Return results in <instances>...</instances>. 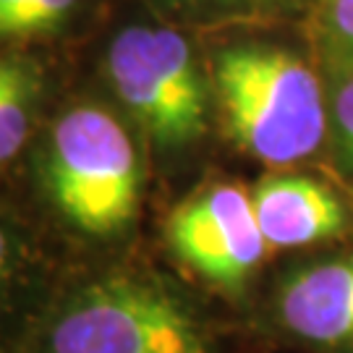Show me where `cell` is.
Returning a JSON list of instances; mask_svg holds the SVG:
<instances>
[{
    "label": "cell",
    "instance_id": "6da1fadb",
    "mask_svg": "<svg viewBox=\"0 0 353 353\" xmlns=\"http://www.w3.org/2000/svg\"><path fill=\"white\" fill-rule=\"evenodd\" d=\"M212 79L233 141L256 160L288 165L319 150L327 105L314 71L299 55L239 45L214 55Z\"/></svg>",
    "mask_w": 353,
    "mask_h": 353
},
{
    "label": "cell",
    "instance_id": "7a4b0ae2",
    "mask_svg": "<svg viewBox=\"0 0 353 353\" xmlns=\"http://www.w3.org/2000/svg\"><path fill=\"white\" fill-rule=\"evenodd\" d=\"M50 186L76 228L110 236L139 204V163L126 128L100 108H74L55 123Z\"/></svg>",
    "mask_w": 353,
    "mask_h": 353
},
{
    "label": "cell",
    "instance_id": "3957f363",
    "mask_svg": "<svg viewBox=\"0 0 353 353\" xmlns=\"http://www.w3.org/2000/svg\"><path fill=\"white\" fill-rule=\"evenodd\" d=\"M50 353H210L194 316L163 288L108 278L84 288L50 330Z\"/></svg>",
    "mask_w": 353,
    "mask_h": 353
},
{
    "label": "cell",
    "instance_id": "277c9868",
    "mask_svg": "<svg viewBox=\"0 0 353 353\" xmlns=\"http://www.w3.org/2000/svg\"><path fill=\"white\" fill-rule=\"evenodd\" d=\"M108 74L121 102L165 147L204 131L207 92L183 34L168 26H128L108 50Z\"/></svg>",
    "mask_w": 353,
    "mask_h": 353
},
{
    "label": "cell",
    "instance_id": "5b68a950",
    "mask_svg": "<svg viewBox=\"0 0 353 353\" xmlns=\"http://www.w3.org/2000/svg\"><path fill=\"white\" fill-rule=\"evenodd\" d=\"M173 252L223 288H241L267 249L256 225L252 194L220 183L178 204L168 220Z\"/></svg>",
    "mask_w": 353,
    "mask_h": 353
},
{
    "label": "cell",
    "instance_id": "8992f818",
    "mask_svg": "<svg viewBox=\"0 0 353 353\" xmlns=\"http://www.w3.org/2000/svg\"><path fill=\"white\" fill-rule=\"evenodd\" d=\"M278 306L285 327L303 341L353 351V254L299 270Z\"/></svg>",
    "mask_w": 353,
    "mask_h": 353
},
{
    "label": "cell",
    "instance_id": "52a82bcc",
    "mask_svg": "<svg viewBox=\"0 0 353 353\" xmlns=\"http://www.w3.org/2000/svg\"><path fill=\"white\" fill-rule=\"evenodd\" d=\"M267 246H306L341 236L345 210L335 191L309 176H267L252 191Z\"/></svg>",
    "mask_w": 353,
    "mask_h": 353
},
{
    "label": "cell",
    "instance_id": "ba28073f",
    "mask_svg": "<svg viewBox=\"0 0 353 353\" xmlns=\"http://www.w3.org/2000/svg\"><path fill=\"white\" fill-rule=\"evenodd\" d=\"M34 76L13 61H0V163L21 150L29 131Z\"/></svg>",
    "mask_w": 353,
    "mask_h": 353
},
{
    "label": "cell",
    "instance_id": "9c48e42d",
    "mask_svg": "<svg viewBox=\"0 0 353 353\" xmlns=\"http://www.w3.org/2000/svg\"><path fill=\"white\" fill-rule=\"evenodd\" d=\"M79 0H0V37H32L63 24Z\"/></svg>",
    "mask_w": 353,
    "mask_h": 353
},
{
    "label": "cell",
    "instance_id": "30bf717a",
    "mask_svg": "<svg viewBox=\"0 0 353 353\" xmlns=\"http://www.w3.org/2000/svg\"><path fill=\"white\" fill-rule=\"evenodd\" d=\"M319 26L338 71L353 74V0H319Z\"/></svg>",
    "mask_w": 353,
    "mask_h": 353
},
{
    "label": "cell",
    "instance_id": "8fae6325",
    "mask_svg": "<svg viewBox=\"0 0 353 353\" xmlns=\"http://www.w3.org/2000/svg\"><path fill=\"white\" fill-rule=\"evenodd\" d=\"M330 115H332L330 121H332L338 152H341L345 168L353 173V74L338 71L332 102H330Z\"/></svg>",
    "mask_w": 353,
    "mask_h": 353
},
{
    "label": "cell",
    "instance_id": "7c38bea8",
    "mask_svg": "<svg viewBox=\"0 0 353 353\" xmlns=\"http://www.w3.org/2000/svg\"><path fill=\"white\" fill-rule=\"evenodd\" d=\"M6 259H8V243H6V236L0 230V280H3V270H6Z\"/></svg>",
    "mask_w": 353,
    "mask_h": 353
}]
</instances>
